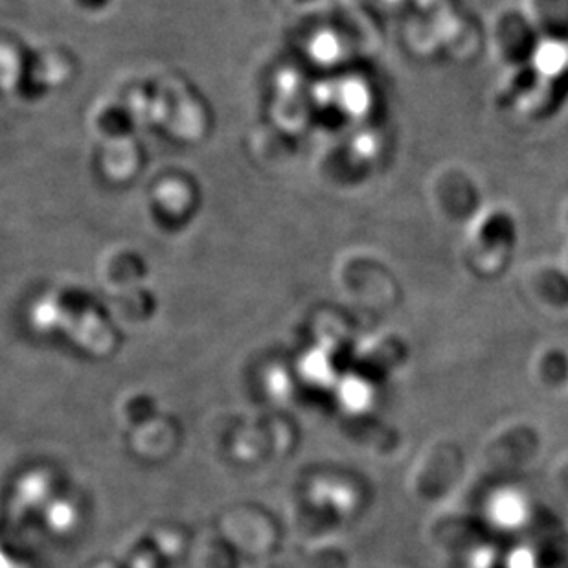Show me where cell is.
Returning <instances> with one entry per match:
<instances>
[{
    "instance_id": "obj_4",
    "label": "cell",
    "mask_w": 568,
    "mask_h": 568,
    "mask_svg": "<svg viewBox=\"0 0 568 568\" xmlns=\"http://www.w3.org/2000/svg\"><path fill=\"white\" fill-rule=\"evenodd\" d=\"M509 568H538L535 567V559L532 554L528 552H517L509 559Z\"/></svg>"
},
{
    "instance_id": "obj_5",
    "label": "cell",
    "mask_w": 568,
    "mask_h": 568,
    "mask_svg": "<svg viewBox=\"0 0 568 568\" xmlns=\"http://www.w3.org/2000/svg\"><path fill=\"white\" fill-rule=\"evenodd\" d=\"M565 223H567L568 226V207L567 210H565Z\"/></svg>"
},
{
    "instance_id": "obj_1",
    "label": "cell",
    "mask_w": 568,
    "mask_h": 568,
    "mask_svg": "<svg viewBox=\"0 0 568 568\" xmlns=\"http://www.w3.org/2000/svg\"><path fill=\"white\" fill-rule=\"evenodd\" d=\"M535 42V24L528 13H509L498 23L497 47L504 60L509 63H519L535 58L538 47Z\"/></svg>"
},
{
    "instance_id": "obj_2",
    "label": "cell",
    "mask_w": 568,
    "mask_h": 568,
    "mask_svg": "<svg viewBox=\"0 0 568 568\" xmlns=\"http://www.w3.org/2000/svg\"><path fill=\"white\" fill-rule=\"evenodd\" d=\"M487 519L504 532L519 530L522 524H527L530 517V506L522 493L517 490H501L493 493L487 504H485Z\"/></svg>"
},
{
    "instance_id": "obj_3",
    "label": "cell",
    "mask_w": 568,
    "mask_h": 568,
    "mask_svg": "<svg viewBox=\"0 0 568 568\" xmlns=\"http://www.w3.org/2000/svg\"><path fill=\"white\" fill-rule=\"evenodd\" d=\"M530 18L539 30L568 28V0H533Z\"/></svg>"
},
{
    "instance_id": "obj_6",
    "label": "cell",
    "mask_w": 568,
    "mask_h": 568,
    "mask_svg": "<svg viewBox=\"0 0 568 568\" xmlns=\"http://www.w3.org/2000/svg\"><path fill=\"white\" fill-rule=\"evenodd\" d=\"M565 263H567V266H568V252H567V260H565Z\"/></svg>"
}]
</instances>
